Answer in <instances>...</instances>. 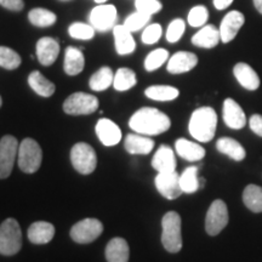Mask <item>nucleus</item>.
<instances>
[{
    "mask_svg": "<svg viewBox=\"0 0 262 262\" xmlns=\"http://www.w3.org/2000/svg\"><path fill=\"white\" fill-rule=\"evenodd\" d=\"M55 235V226L50 222L38 221L28 228V239L33 244H47Z\"/></svg>",
    "mask_w": 262,
    "mask_h": 262,
    "instance_id": "obj_23",
    "label": "nucleus"
},
{
    "mask_svg": "<svg viewBox=\"0 0 262 262\" xmlns=\"http://www.w3.org/2000/svg\"><path fill=\"white\" fill-rule=\"evenodd\" d=\"M181 225V216L176 211H169L163 216L162 243L169 253H179L182 249Z\"/></svg>",
    "mask_w": 262,
    "mask_h": 262,
    "instance_id": "obj_3",
    "label": "nucleus"
},
{
    "mask_svg": "<svg viewBox=\"0 0 262 262\" xmlns=\"http://www.w3.org/2000/svg\"><path fill=\"white\" fill-rule=\"evenodd\" d=\"M61 2H70V0H61Z\"/></svg>",
    "mask_w": 262,
    "mask_h": 262,
    "instance_id": "obj_49",
    "label": "nucleus"
},
{
    "mask_svg": "<svg viewBox=\"0 0 262 262\" xmlns=\"http://www.w3.org/2000/svg\"><path fill=\"white\" fill-rule=\"evenodd\" d=\"M216 148L222 155L229 157L235 162H242L247 156L244 147L238 142L237 140L231 137H221L216 142Z\"/></svg>",
    "mask_w": 262,
    "mask_h": 262,
    "instance_id": "obj_27",
    "label": "nucleus"
},
{
    "mask_svg": "<svg viewBox=\"0 0 262 262\" xmlns=\"http://www.w3.org/2000/svg\"><path fill=\"white\" fill-rule=\"evenodd\" d=\"M175 149L181 158L188 160V162H198L205 156V149L201 145L186 139H179L176 141Z\"/></svg>",
    "mask_w": 262,
    "mask_h": 262,
    "instance_id": "obj_24",
    "label": "nucleus"
},
{
    "mask_svg": "<svg viewBox=\"0 0 262 262\" xmlns=\"http://www.w3.org/2000/svg\"><path fill=\"white\" fill-rule=\"evenodd\" d=\"M0 5L11 11H21L25 8L24 0H0Z\"/></svg>",
    "mask_w": 262,
    "mask_h": 262,
    "instance_id": "obj_44",
    "label": "nucleus"
},
{
    "mask_svg": "<svg viewBox=\"0 0 262 262\" xmlns=\"http://www.w3.org/2000/svg\"><path fill=\"white\" fill-rule=\"evenodd\" d=\"M180 185L183 193H194L199 188L204 187V180L198 176V166H188L180 175Z\"/></svg>",
    "mask_w": 262,
    "mask_h": 262,
    "instance_id": "obj_29",
    "label": "nucleus"
},
{
    "mask_svg": "<svg viewBox=\"0 0 262 262\" xmlns=\"http://www.w3.org/2000/svg\"><path fill=\"white\" fill-rule=\"evenodd\" d=\"M96 135L101 143L107 147L116 146L122 140V131L116 123L107 118H101L95 127Z\"/></svg>",
    "mask_w": 262,
    "mask_h": 262,
    "instance_id": "obj_14",
    "label": "nucleus"
},
{
    "mask_svg": "<svg viewBox=\"0 0 262 262\" xmlns=\"http://www.w3.org/2000/svg\"><path fill=\"white\" fill-rule=\"evenodd\" d=\"M71 162L78 172L83 173V175H89L96 169V152L88 143L79 142L74 145L71 150Z\"/></svg>",
    "mask_w": 262,
    "mask_h": 262,
    "instance_id": "obj_6",
    "label": "nucleus"
},
{
    "mask_svg": "<svg viewBox=\"0 0 262 262\" xmlns=\"http://www.w3.org/2000/svg\"><path fill=\"white\" fill-rule=\"evenodd\" d=\"M98 108V100L94 95L74 93L63 102V111L71 116H84L94 113Z\"/></svg>",
    "mask_w": 262,
    "mask_h": 262,
    "instance_id": "obj_7",
    "label": "nucleus"
},
{
    "mask_svg": "<svg viewBox=\"0 0 262 262\" xmlns=\"http://www.w3.org/2000/svg\"><path fill=\"white\" fill-rule=\"evenodd\" d=\"M85 67L84 54L78 48L68 47L64 52L63 68L68 75H78Z\"/></svg>",
    "mask_w": 262,
    "mask_h": 262,
    "instance_id": "obj_26",
    "label": "nucleus"
},
{
    "mask_svg": "<svg viewBox=\"0 0 262 262\" xmlns=\"http://www.w3.org/2000/svg\"><path fill=\"white\" fill-rule=\"evenodd\" d=\"M249 126L253 133L256 134L257 136L262 137V116L261 114H254L249 119Z\"/></svg>",
    "mask_w": 262,
    "mask_h": 262,
    "instance_id": "obj_43",
    "label": "nucleus"
},
{
    "mask_svg": "<svg viewBox=\"0 0 262 262\" xmlns=\"http://www.w3.org/2000/svg\"><path fill=\"white\" fill-rule=\"evenodd\" d=\"M18 155V142L14 136L6 135L0 140V179L9 178Z\"/></svg>",
    "mask_w": 262,
    "mask_h": 262,
    "instance_id": "obj_11",
    "label": "nucleus"
},
{
    "mask_svg": "<svg viewBox=\"0 0 262 262\" xmlns=\"http://www.w3.org/2000/svg\"><path fill=\"white\" fill-rule=\"evenodd\" d=\"M68 33L73 39H78V40H90L95 37V29L91 25L84 24V22H74L68 28Z\"/></svg>",
    "mask_w": 262,
    "mask_h": 262,
    "instance_id": "obj_37",
    "label": "nucleus"
},
{
    "mask_svg": "<svg viewBox=\"0 0 262 262\" xmlns=\"http://www.w3.org/2000/svg\"><path fill=\"white\" fill-rule=\"evenodd\" d=\"M169 60V52L165 49H156L147 55L145 60V68L147 72H153Z\"/></svg>",
    "mask_w": 262,
    "mask_h": 262,
    "instance_id": "obj_35",
    "label": "nucleus"
},
{
    "mask_svg": "<svg viewBox=\"0 0 262 262\" xmlns=\"http://www.w3.org/2000/svg\"><path fill=\"white\" fill-rule=\"evenodd\" d=\"M22 248V232L15 219H6L0 225V254L5 256L17 254Z\"/></svg>",
    "mask_w": 262,
    "mask_h": 262,
    "instance_id": "obj_4",
    "label": "nucleus"
},
{
    "mask_svg": "<svg viewBox=\"0 0 262 262\" xmlns=\"http://www.w3.org/2000/svg\"><path fill=\"white\" fill-rule=\"evenodd\" d=\"M234 0H212L216 10H225L233 3Z\"/></svg>",
    "mask_w": 262,
    "mask_h": 262,
    "instance_id": "obj_45",
    "label": "nucleus"
},
{
    "mask_svg": "<svg viewBox=\"0 0 262 262\" xmlns=\"http://www.w3.org/2000/svg\"><path fill=\"white\" fill-rule=\"evenodd\" d=\"M2 103H3V100H2V97H0V107H2Z\"/></svg>",
    "mask_w": 262,
    "mask_h": 262,
    "instance_id": "obj_48",
    "label": "nucleus"
},
{
    "mask_svg": "<svg viewBox=\"0 0 262 262\" xmlns=\"http://www.w3.org/2000/svg\"><path fill=\"white\" fill-rule=\"evenodd\" d=\"M21 62V56L15 50L6 47H0V67L12 71L18 68Z\"/></svg>",
    "mask_w": 262,
    "mask_h": 262,
    "instance_id": "obj_36",
    "label": "nucleus"
},
{
    "mask_svg": "<svg viewBox=\"0 0 262 262\" xmlns=\"http://www.w3.org/2000/svg\"><path fill=\"white\" fill-rule=\"evenodd\" d=\"M153 169L158 172H170L176 170V158L173 150L169 146L162 145L152 159Z\"/></svg>",
    "mask_w": 262,
    "mask_h": 262,
    "instance_id": "obj_21",
    "label": "nucleus"
},
{
    "mask_svg": "<svg viewBox=\"0 0 262 262\" xmlns=\"http://www.w3.org/2000/svg\"><path fill=\"white\" fill-rule=\"evenodd\" d=\"M155 183L160 194L169 201L179 198L181 193H183L180 185V175L176 170L170 172H158Z\"/></svg>",
    "mask_w": 262,
    "mask_h": 262,
    "instance_id": "obj_12",
    "label": "nucleus"
},
{
    "mask_svg": "<svg viewBox=\"0 0 262 262\" xmlns=\"http://www.w3.org/2000/svg\"><path fill=\"white\" fill-rule=\"evenodd\" d=\"M228 224L227 205L221 199H216L209 206L205 217V229L209 235H217Z\"/></svg>",
    "mask_w": 262,
    "mask_h": 262,
    "instance_id": "obj_8",
    "label": "nucleus"
},
{
    "mask_svg": "<svg viewBox=\"0 0 262 262\" xmlns=\"http://www.w3.org/2000/svg\"><path fill=\"white\" fill-rule=\"evenodd\" d=\"M217 126V114L211 107L196 108L189 119L188 130L193 139L209 142L214 139Z\"/></svg>",
    "mask_w": 262,
    "mask_h": 262,
    "instance_id": "obj_2",
    "label": "nucleus"
},
{
    "mask_svg": "<svg viewBox=\"0 0 262 262\" xmlns=\"http://www.w3.org/2000/svg\"><path fill=\"white\" fill-rule=\"evenodd\" d=\"M198 63L195 54L188 51H179L168 60L166 70L171 74H182L192 71Z\"/></svg>",
    "mask_w": 262,
    "mask_h": 262,
    "instance_id": "obj_15",
    "label": "nucleus"
},
{
    "mask_svg": "<svg viewBox=\"0 0 262 262\" xmlns=\"http://www.w3.org/2000/svg\"><path fill=\"white\" fill-rule=\"evenodd\" d=\"M145 95L153 101L166 102V101H172L178 98L180 91L170 85H152L145 90Z\"/></svg>",
    "mask_w": 262,
    "mask_h": 262,
    "instance_id": "obj_30",
    "label": "nucleus"
},
{
    "mask_svg": "<svg viewBox=\"0 0 262 262\" xmlns=\"http://www.w3.org/2000/svg\"><path fill=\"white\" fill-rule=\"evenodd\" d=\"M28 84L31 89L41 97H50L56 90L55 84L45 78L39 71H33L28 75Z\"/></svg>",
    "mask_w": 262,
    "mask_h": 262,
    "instance_id": "obj_28",
    "label": "nucleus"
},
{
    "mask_svg": "<svg viewBox=\"0 0 262 262\" xmlns=\"http://www.w3.org/2000/svg\"><path fill=\"white\" fill-rule=\"evenodd\" d=\"M163 34V28L159 24H152L146 26L145 29H143L142 35H141V40H142L143 44L146 45H152L158 42V40L162 37Z\"/></svg>",
    "mask_w": 262,
    "mask_h": 262,
    "instance_id": "obj_40",
    "label": "nucleus"
},
{
    "mask_svg": "<svg viewBox=\"0 0 262 262\" xmlns=\"http://www.w3.org/2000/svg\"><path fill=\"white\" fill-rule=\"evenodd\" d=\"M243 202L250 211L262 212V187L248 185L243 192Z\"/></svg>",
    "mask_w": 262,
    "mask_h": 262,
    "instance_id": "obj_33",
    "label": "nucleus"
},
{
    "mask_svg": "<svg viewBox=\"0 0 262 262\" xmlns=\"http://www.w3.org/2000/svg\"><path fill=\"white\" fill-rule=\"evenodd\" d=\"M245 22L244 15L237 10H232L225 16L220 25V35L221 41L227 44L237 37L239 29L243 27Z\"/></svg>",
    "mask_w": 262,
    "mask_h": 262,
    "instance_id": "obj_13",
    "label": "nucleus"
},
{
    "mask_svg": "<svg viewBox=\"0 0 262 262\" xmlns=\"http://www.w3.org/2000/svg\"><path fill=\"white\" fill-rule=\"evenodd\" d=\"M137 83L135 72L130 68H119L114 74L113 86L117 91H127L134 88Z\"/></svg>",
    "mask_w": 262,
    "mask_h": 262,
    "instance_id": "obj_34",
    "label": "nucleus"
},
{
    "mask_svg": "<svg viewBox=\"0 0 262 262\" xmlns=\"http://www.w3.org/2000/svg\"><path fill=\"white\" fill-rule=\"evenodd\" d=\"M224 122L231 129L239 130L247 125V117L233 98H226L224 102Z\"/></svg>",
    "mask_w": 262,
    "mask_h": 262,
    "instance_id": "obj_16",
    "label": "nucleus"
},
{
    "mask_svg": "<svg viewBox=\"0 0 262 262\" xmlns=\"http://www.w3.org/2000/svg\"><path fill=\"white\" fill-rule=\"evenodd\" d=\"M41 160L42 152L37 141L27 137L19 143L17 162L22 171L26 173L38 171L41 165Z\"/></svg>",
    "mask_w": 262,
    "mask_h": 262,
    "instance_id": "obj_5",
    "label": "nucleus"
},
{
    "mask_svg": "<svg viewBox=\"0 0 262 262\" xmlns=\"http://www.w3.org/2000/svg\"><path fill=\"white\" fill-rule=\"evenodd\" d=\"M221 41L220 29L214 25H205L192 37V44L198 48L212 49Z\"/></svg>",
    "mask_w": 262,
    "mask_h": 262,
    "instance_id": "obj_20",
    "label": "nucleus"
},
{
    "mask_svg": "<svg viewBox=\"0 0 262 262\" xmlns=\"http://www.w3.org/2000/svg\"><path fill=\"white\" fill-rule=\"evenodd\" d=\"M95 2H96L97 4H106L108 0H95Z\"/></svg>",
    "mask_w": 262,
    "mask_h": 262,
    "instance_id": "obj_47",
    "label": "nucleus"
},
{
    "mask_svg": "<svg viewBox=\"0 0 262 262\" xmlns=\"http://www.w3.org/2000/svg\"><path fill=\"white\" fill-rule=\"evenodd\" d=\"M135 8L142 14L152 16L158 14L163 9V4L159 0H135Z\"/></svg>",
    "mask_w": 262,
    "mask_h": 262,
    "instance_id": "obj_42",
    "label": "nucleus"
},
{
    "mask_svg": "<svg viewBox=\"0 0 262 262\" xmlns=\"http://www.w3.org/2000/svg\"><path fill=\"white\" fill-rule=\"evenodd\" d=\"M233 74L238 83L244 88V89L255 91L260 86V78L254 68L244 62H239L234 66Z\"/></svg>",
    "mask_w": 262,
    "mask_h": 262,
    "instance_id": "obj_19",
    "label": "nucleus"
},
{
    "mask_svg": "<svg viewBox=\"0 0 262 262\" xmlns=\"http://www.w3.org/2000/svg\"><path fill=\"white\" fill-rule=\"evenodd\" d=\"M28 19L35 27L47 28L56 24L57 16L55 12H52L48 9L34 8L28 12Z\"/></svg>",
    "mask_w": 262,
    "mask_h": 262,
    "instance_id": "obj_31",
    "label": "nucleus"
},
{
    "mask_svg": "<svg viewBox=\"0 0 262 262\" xmlns=\"http://www.w3.org/2000/svg\"><path fill=\"white\" fill-rule=\"evenodd\" d=\"M124 146L130 155H148L155 148V141L141 134H129Z\"/></svg>",
    "mask_w": 262,
    "mask_h": 262,
    "instance_id": "obj_22",
    "label": "nucleus"
},
{
    "mask_svg": "<svg viewBox=\"0 0 262 262\" xmlns=\"http://www.w3.org/2000/svg\"><path fill=\"white\" fill-rule=\"evenodd\" d=\"M129 245L123 238H113L106 247V258L108 262H129Z\"/></svg>",
    "mask_w": 262,
    "mask_h": 262,
    "instance_id": "obj_25",
    "label": "nucleus"
},
{
    "mask_svg": "<svg viewBox=\"0 0 262 262\" xmlns=\"http://www.w3.org/2000/svg\"><path fill=\"white\" fill-rule=\"evenodd\" d=\"M114 74L110 67H101L96 73L91 75L89 85L94 91H104L113 85Z\"/></svg>",
    "mask_w": 262,
    "mask_h": 262,
    "instance_id": "obj_32",
    "label": "nucleus"
},
{
    "mask_svg": "<svg viewBox=\"0 0 262 262\" xmlns=\"http://www.w3.org/2000/svg\"><path fill=\"white\" fill-rule=\"evenodd\" d=\"M35 51H37L38 61L42 66H51L57 60L58 54H60V44L56 39L42 37L38 40Z\"/></svg>",
    "mask_w": 262,
    "mask_h": 262,
    "instance_id": "obj_17",
    "label": "nucleus"
},
{
    "mask_svg": "<svg viewBox=\"0 0 262 262\" xmlns=\"http://www.w3.org/2000/svg\"><path fill=\"white\" fill-rule=\"evenodd\" d=\"M208 18H209L208 9L203 5H196L194 8L189 10L187 21L189 26L199 28V27H203V26H205Z\"/></svg>",
    "mask_w": 262,
    "mask_h": 262,
    "instance_id": "obj_39",
    "label": "nucleus"
},
{
    "mask_svg": "<svg viewBox=\"0 0 262 262\" xmlns=\"http://www.w3.org/2000/svg\"><path fill=\"white\" fill-rule=\"evenodd\" d=\"M254 5L257 11L262 15V0H254Z\"/></svg>",
    "mask_w": 262,
    "mask_h": 262,
    "instance_id": "obj_46",
    "label": "nucleus"
},
{
    "mask_svg": "<svg viewBox=\"0 0 262 262\" xmlns=\"http://www.w3.org/2000/svg\"><path fill=\"white\" fill-rule=\"evenodd\" d=\"M129 126L141 135L156 136L168 131L171 126V120L157 108L143 107L131 116Z\"/></svg>",
    "mask_w": 262,
    "mask_h": 262,
    "instance_id": "obj_1",
    "label": "nucleus"
},
{
    "mask_svg": "<svg viewBox=\"0 0 262 262\" xmlns=\"http://www.w3.org/2000/svg\"><path fill=\"white\" fill-rule=\"evenodd\" d=\"M103 232L102 222L97 219H84L71 228V238L75 243L89 244Z\"/></svg>",
    "mask_w": 262,
    "mask_h": 262,
    "instance_id": "obj_9",
    "label": "nucleus"
},
{
    "mask_svg": "<svg viewBox=\"0 0 262 262\" xmlns=\"http://www.w3.org/2000/svg\"><path fill=\"white\" fill-rule=\"evenodd\" d=\"M114 45L118 55H130L135 51L136 42L133 37V33L127 29L124 25H117L113 28Z\"/></svg>",
    "mask_w": 262,
    "mask_h": 262,
    "instance_id": "obj_18",
    "label": "nucleus"
},
{
    "mask_svg": "<svg viewBox=\"0 0 262 262\" xmlns=\"http://www.w3.org/2000/svg\"><path fill=\"white\" fill-rule=\"evenodd\" d=\"M150 19V16L146 15V14H142V12L140 11H136L133 12V14L127 16L125 18V21H124V26L129 29V31L133 33V32H139L140 29L145 28L147 25H148Z\"/></svg>",
    "mask_w": 262,
    "mask_h": 262,
    "instance_id": "obj_38",
    "label": "nucleus"
},
{
    "mask_svg": "<svg viewBox=\"0 0 262 262\" xmlns=\"http://www.w3.org/2000/svg\"><path fill=\"white\" fill-rule=\"evenodd\" d=\"M117 18V8L111 4H98L96 8L91 10L89 16L90 25L101 33L108 32L116 27Z\"/></svg>",
    "mask_w": 262,
    "mask_h": 262,
    "instance_id": "obj_10",
    "label": "nucleus"
},
{
    "mask_svg": "<svg viewBox=\"0 0 262 262\" xmlns=\"http://www.w3.org/2000/svg\"><path fill=\"white\" fill-rule=\"evenodd\" d=\"M186 25L185 21L181 18L173 19L171 24L169 25L168 29H166V40L169 42H178L185 33Z\"/></svg>",
    "mask_w": 262,
    "mask_h": 262,
    "instance_id": "obj_41",
    "label": "nucleus"
}]
</instances>
